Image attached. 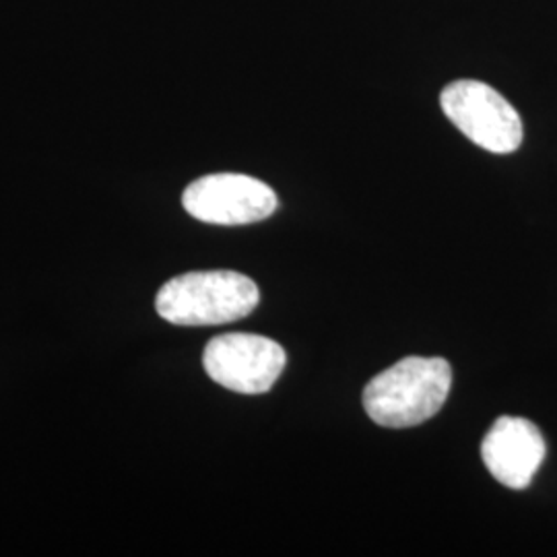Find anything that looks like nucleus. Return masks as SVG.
Returning a JSON list of instances; mask_svg holds the SVG:
<instances>
[{"label": "nucleus", "instance_id": "nucleus-1", "mask_svg": "<svg viewBox=\"0 0 557 557\" xmlns=\"http://www.w3.org/2000/svg\"><path fill=\"white\" fill-rule=\"evenodd\" d=\"M453 368L444 358L400 359L363 388V409L382 428H416L444 407Z\"/></svg>", "mask_w": 557, "mask_h": 557}, {"label": "nucleus", "instance_id": "nucleus-5", "mask_svg": "<svg viewBox=\"0 0 557 557\" xmlns=\"http://www.w3.org/2000/svg\"><path fill=\"white\" fill-rule=\"evenodd\" d=\"M184 209L205 223L246 225L277 211L275 190L244 174H211L195 180L182 195Z\"/></svg>", "mask_w": 557, "mask_h": 557}, {"label": "nucleus", "instance_id": "nucleus-3", "mask_svg": "<svg viewBox=\"0 0 557 557\" xmlns=\"http://www.w3.org/2000/svg\"><path fill=\"white\" fill-rule=\"evenodd\" d=\"M440 106L458 131L492 153H515L522 143V120L498 91L481 81L460 79L444 87Z\"/></svg>", "mask_w": 557, "mask_h": 557}, {"label": "nucleus", "instance_id": "nucleus-2", "mask_svg": "<svg viewBox=\"0 0 557 557\" xmlns=\"http://www.w3.org/2000/svg\"><path fill=\"white\" fill-rule=\"evenodd\" d=\"M257 283L236 271H193L161 285L156 308L178 326H213L246 319L259 306Z\"/></svg>", "mask_w": 557, "mask_h": 557}, {"label": "nucleus", "instance_id": "nucleus-6", "mask_svg": "<svg viewBox=\"0 0 557 557\" xmlns=\"http://www.w3.org/2000/svg\"><path fill=\"white\" fill-rule=\"evenodd\" d=\"M547 455L543 434L533 421L502 416L481 442V458L494 479L510 487L531 485Z\"/></svg>", "mask_w": 557, "mask_h": 557}, {"label": "nucleus", "instance_id": "nucleus-4", "mask_svg": "<svg viewBox=\"0 0 557 557\" xmlns=\"http://www.w3.org/2000/svg\"><path fill=\"white\" fill-rule=\"evenodd\" d=\"M285 363L287 356L277 341L252 333H225L211 338L202 354L209 379L239 395L269 393Z\"/></svg>", "mask_w": 557, "mask_h": 557}]
</instances>
